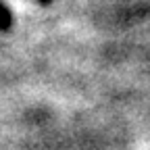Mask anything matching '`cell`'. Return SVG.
Returning a JSON list of instances; mask_svg holds the SVG:
<instances>
[{
  "instance_id": "obj_1",
  "label": "cell",
  "mask_w": 150,
  "mask_h": 150,
  "mask_svg": "<svg viewBox=\"0 0 150 150\" xmlns=\"http://www.w3.org/2000/svg\"><path fill=\"white\" fill-rule=\"evenodd\" d=\"M6 25H8V13L0 8V27H6Z\"/></svg>"
}]
</instances>
